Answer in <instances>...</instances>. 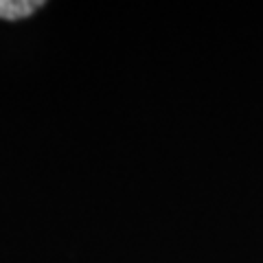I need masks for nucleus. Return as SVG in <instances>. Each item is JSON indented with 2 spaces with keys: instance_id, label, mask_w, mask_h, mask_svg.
<instances>
[{
  "instance_id": "obj_1",
  "label": "nucleus",
  "mask_w": 263,
  "mask_h": 263,
  "mask_svg": "<svg viewBox=\"0 0 263 263\" xmlns=\"http://www.w3.org/2000/svg\"><path fill=\"white\" fill-rule=\"evenodd\" d=\"M44 7L42 0H0V18L3 20H20L35 13Z\"/></svg>"
}]
</instances>
